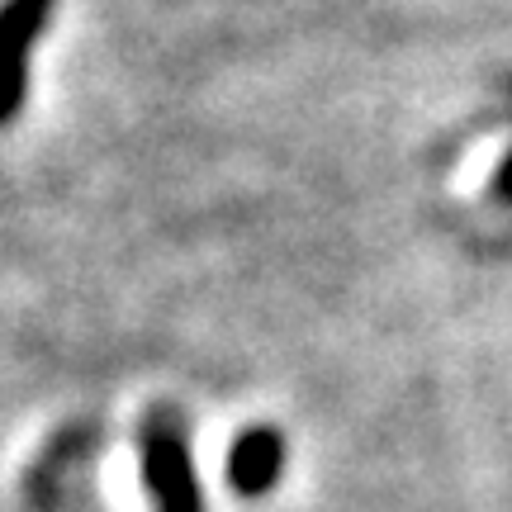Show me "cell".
<instances>
[{
  "mask_svg": "<svg viewBox=\"0 0 512 512\" xmlns=\"http://www.w3.org/2000/svg\"><path fill=\"white\" fill-rule=\"evenodd\" d=\"M489 190H494L503 204H512V152L498 162V171H494V181H489Z\"/></svg>",
  "mask_w": 512,
  "mask_h": 512,
  "instance_id": "4",
  "label": "cell"
},
{
  "mask_svg": "<svg viewBox=\"0 0 512 512\" xmlns=\"http://www.w3.org/2000/svg\"><path fill=\"white\" fill-rule=\"evenodd\" d=\"M57 0H0V128H10L29 95V62Z\"/></svg>",
  "mask_w": 512,
  "mask_h": 512,
  "instance_id": "2",
  "label": "cell"
},
{
  "mask_svg": "<svg viewBox=\"0 0 512 512\" xmlns=\"http://www.w3.org/2000/svg\"><path fill=\"white\" fill-rule=\"evenodd\" d=\"M223 475L233 484L238 498H266L285 475V437L275 427H247L238 441L228 446V465Z\"/></svg>",
  "mask_w": 512,
  "mask_h": 512,
  "instance_id": "3",
  "label": "cell"
},
{
  "mask_svg": "<svg viewBox=\"0 0 512 512\" xmlns=\"http://www.w3.org/2000/svg\"><path fill=\"white\" fill-rule=\"evenodd\" d=\"M138 470H143L147 503L157 512H204L190 422L171 403H152L138 418Z\"/></svg>",
  "mask_w": 512,
  "mask_h": 512,
  "instance_id": "1",
  "label": "cell"
}]
</instances>
